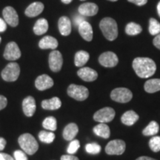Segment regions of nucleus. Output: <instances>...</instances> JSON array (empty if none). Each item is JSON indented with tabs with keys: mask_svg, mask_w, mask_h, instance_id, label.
I'll use <instances>...</instances> for the list:
<instances>
[{
	"mask_svg": "<svg viewBox=\"0 0 160 160\" xmlns=\"http://www.w3.org/2000/svg\"><path fill=\"white\" fill-rule=\"evenodd\" d=\"M133 68L140 78L151 77L157 71V65L153 60L147 57H137L133 61Z\"/></svg>",
	"mask_w": 160,
	"mask_h": 160,
	"instance_id": "obj_1",
	"label": "nucleus"
},
{
	"mask_svg": "<svg viewBox=\"0 0 160 160\" xmlns=\"http://www.w3.org/2000/svg\"><path fill=\"white\" fill-rule=\"evenodd\" d=\"M99 28L102 32L104 37L109 41H113L117 38V23L112 18L105 17L102 19L99 23Z\"/></svg>",
	"mask_w": 160,
	"mask_h": 160,
	"instance_id": "obj_2",
	"label": "nucleus"
},
{
	"mask_svg": "<svg viewBox=\"0 0 160 160\" xmlns=\"http://www.w3.org/2000/svg\"><path fill=\"white\" fill-rule=\"evenodd\" d=\"M18 142L21 148L27 154H34L39 149V144L34 137H33L30 133H24L20 136Z\"/></svg>",
	"mask_w": 160,
	"mask_h": 160,
	"instance_id": "obj_3",
	"label": "nucleus"
},
{
	"mask_svg": "<svg viewBox=\"0 0 160 160\" xmlns=\"http://www.w3.org/2000/svg\"><path fill=\"white\" fill-rule=\"evenodd\" d=\"M68 94L77 101H84L88 97L89 91L85 86L71 84L67 90Z\"/></svg>",
	"mask_w": 160,
	"mask_h": 160,
	"instance_id": "obj_4",
	"label": "nucleus"
},
{
	"mask_svg": "<svg viewBox=\"0 0 160 160\" xmlns=\"http://www.w3.org/2000/svg\"><path fill=\"white\" fill-rule=\"evenodd\" d=\"M20 74L19 65L16 62L8 64L2 71V77L6 82H14L18 79Z\"/></svg>",
	"mask_w": 160,
	"mask_h": 160,
	"instance_id": "obj_5",
	"label": "nucleus"
},
{
	"mask_svg": "<svg viewBox=\"0 0 160 160\" xmlns=\"http://www.w3.org/2000/svg\"><path fill=\"white\" fill-rule=\"evenodd\" d=\"M133 93L126 88H117L113 90L111 93V98L113 101L119 103H127L131 101Z\"/></svg>",
	"mask_w": 160,
	"mask_h": 160,
	"instance_id": "obj_6",
	"label": "nucleus"
},
{
	"mask_svg": "<svg viewBox=\"0 0 160 160\" xmlns=\"http://www.w3.org/2000/svg\"><path fill=\"white\" fill-rule=\"evenodd\" d=\"M115 114V111L112 108L105 107L96 112L93 119L99 123H108L114 119Z\"/></svg>",
	"mask_w": 160,
	"mask_h": 160,
	"instance_id": "obj_7",
	"label": "nucleus"
},
{
	"mask_svg": "<svg viewBox=\"0 0 160 160\" xmlns=\"http://www.w3.org/2000/svg\"><path fill=\"white\" fill-rule=\"evenodd\" d=\"M125 142L121 139L110 141L105 147V152L108 155H122L125 151Z\"/></svg>",
	"mask_w": 160,
	"mask_h": 160,
	"instance_id": "obj_8",
	"label": "nucleus"
},
{
	"mask_svg": "<svg viewBox=\"0 0 160 160\" xmlns=\"http://www.w3.org/2000/svg\"><path fill=\"white\" fill-rule=\"evenodd\" d=\"M99 62L100 65L105 68H113L119 62V59L113 52L107 51L99 56Z\"/></svg>",
	"mask_w": 160,
	"mask_h": 160,
	"instance_id": "obj_9",
	"label": "nucleus"
},
{
	"mask_svg": "<svg viewBox=\"0 0 160 160\" xmlns=\"http://www.w3.org/2000/svg\"><path fill=\"white\" fill-rule=\"evenodd\" d=\"M48 62L49 67L52 71H59L63 65V58L62 53L59 51H52L49 55Z\"/></svg>",
	"mask_w": 160,
	"mask_h": 160,
	"instance_id": "obj_10",
	"label": "nucleus"
},
{
	"mask_svg": "<svg viewBox=\"0 0 160 160\" xmlns=\"http://www.w3.org/2000/svg\"><path fill=\"white\" fill-rule=\"evenodd\" d=\"M20 57H21V51L17 43L14 42H11L6 45L5 52H4V57L5 59L14 61L19 59Z\"/></svg>",
	"mask_w": 160,
	"mask_h": 160,
	"instance_id": "obj_11",
	"label": "nucleus"
},
{
	"mask_svg": "<svg viewBox=\"0 0 160 160\" xmlns=\"http://www.w3.org/2000/svg\"><path fill=\"white\" fill-rule=\"evenodd\" d=\"M4 20L5 22L11 27H17L19 24V17L16 10L11 6H8L4 8L2 11Z\"/></svg>",
	"mask_w": 160,
	"mask_h": 160,
	"instance_id": "obj_12",
	"label": "nucleus"
},
{
	"mask_svg": "<svg viewBox=\"0 0 160 160\" xmlns=\"http://www.w3.org/2000/svg\"><path fill=\"white\" fill-rule=\"evenodd\" d=\"M79 14L84 17H93L95 16L99 11V7L95 3L86 2L83 3L78 8Z\"/></svg>",
	"mask_w": 160,
	"mask_h": 160,
	"instance_id": "obj_13",
	"label": "nucleus"
},
{
	"mask_svg": "<svg viewBox=\"0 0 160 160\" xmlns=\"http://www.w3.org/2000/svg\"><path fill=\"white\" fill-rule=\"evenodd\" d=\"M53 80L48 75L43 74L39 76L35 81V86L39 91H45V90L51 88L53 86Z\"/></svg>",
	"mask_w": 160,
	"mask_h": 160,
	"instance_id": "obj_14",
	"label": "nucleus"
},
{
	"mask_svg": "<svg viewBox=\"0 0 160 160\" xmlns=\"http://www.w3.org/2000/svg\"><path fill=\"white\" fill-rule=\"evenodd\" d=\"M37 105H36V101L33 97H27L23 99L22 101V110L24 113L27 117H31L34 114Z\"/></svg>",
	"mask_w": 160,
	"mask_h": 160,
	"instance_id": "obj_15",
	"label": "nucleus"
},
{
	"mask_svg": "<svg viewBox=\"0 0 160 160\" xmlns=\"http://www.w3.org/2000/svg\"><path fill=\"white\" fill-rule=\"evenodd\" d=\"M77 75L85 82L95 81L98 77V73L95 70L88 67L80 68L77 72Z\"/></svg>",
	"mask_w": 160,
	"mask_h": 160,
	"instance_id": "obj_16",
	"label": "nucleus"
},
{
	"mask_svg": "<svg viewBox=\"0 0 160 160\" xmlns=\"http://www.w3.org/2000/svg\"><path fill=\"white\" fill-rule=\"evenodd\" d=\"M79 33L80 36L83 38L85 41L91 42L93 39V28L91 24L88 22L84 21L82 23H81L78 27Z\"/></svg>",
	"mask_w": 160,
	"mask_h": 160,
	"instance_id": "obj_17",
	"label": "nucleus"
},
{
	"mask_svg": "<svg viewBox=\"0 0 160 160\" xmlns=\"http://www.w3.org/2000/svg\"><path fill=\"white\" fill-rule=\"evenodd\" d=\"M44 10L43 3L39 2H35L31 4L25 11V15L28 17H35L42 13Z\"/></svg>",
	"mask_w": 160,
	"mask_h": 160,
	"instance_id": "obj_18",
	"label": "nucleus"
},
{
	"mask_svg": "<svg viewBox=\"0 0 160 160\" xmlns=\"http://www.w3.org/2000/svg\"><path fill=\"white\" fill-rule=\"evenodd\" d=\"M58 26H59V30L61 35L67 37L71 33V22L68 17H60L59 22H58Z\"/></svg>",
	"mask_w": 160,
	"mask_h": 160,
	"instance_id": "obj_19",
	"label": "nucleus"
},
{
	"mask_svg": "<svg viewBox=\"0 0 160 160\" xmlns=\"http://www.w3.org/2000/svg\"><path fill=\"white\" fill-rule=\"evenodd\" d=\"M39 46L41 49H52L54 50L58 47V41L56 38L46 36L39 41Z\"/></svg>",
	"mask_w": 160,
	"mask_h": 160,
	"instance_id": "obj_20",
	"label": "nucleus"
},
{
	"mask_svg": "<svg viewBox=\"0 0 160 160\" xmlns=\"http://www.w3.org/2000/svg\"><path fill=\"white\" fill-rule=\"evenodd\" d=\"M62 102L58 97H53L50 99H45L42 102V107L45 110L54 111L61 108Z\"/></svg>",
	"mask_w": 160,
	"mask_h": 160,
	"instance_id": "obj_21",
	"label": "nucleus"
},
{
	"mask_svg": "<svg viewBox=\"0 0 160 160\" xmlns=\"http://www.w3.org/2000/svg\"><path fill=\"white\" fill-rule=\"evenodd\" d=\"M79 132L77 125L75 123H70L65 128L63 131V138L67 141H72Z\"/></svg>",
	"mask_w": 160,
	"mask_h": 160,
	"instance_id": "obj_22",
	"label": "nucleus"
},
{
	"mask_svg": "<svg viewBox=\"0 0 160 160\" xmlns=\"http://www.w3.org/2000/svg\"><path fill=\"white\" fill-rule=\"evenodd\" d=\"M139 115L133 111H128L122 116L121 121L124 125L131 126L137 122L139 119Z\"/></svg>",
	"mask_w": 160,
	"mask_h": 160,
	"instance_id": "obj_23",
	"label": "nucleus"
},
{
	"mask_svg": "<svg viewBox=\"0 0 160 160\" xmlns=\"http://www.w3.org/2000/svg\"><path fill=\"white\" fill-rule=\"evenodd\" d=\"M93 132L98 137H102L104 139H108L111 135V130L109 126L105 123H100L93 128Z\"/></svg>",
	"mask_w": 160,
	"mask_h": 160,
	"instance_id": "obj_24",
	"label": "nucleus"
},
{
	"mask_svg": "<svg viewBox=\"0 0 160 160\" xmlns=\"http://www.w3.org/2000/svg\"><path fill=\"white\" fill-rule=\"evenodd\" d=\"M145 91L149 93H156L160 91V79H148L144 85Z\"/></svg>",
	"mask_w": 160,
	"mask_h": 160,
	"instance_id": "obj_25",
	"label": "nucleus"
},
{
	"mask_svg": "<svg viewBox=\"0 0 160 160\" xmlns=\"http://www.w3.org/2000/svg\"><path fill=\"white\" fill-rule=\"evenodd\" d=\"M48 30V22L45 19H39L35 23L33 27V32L36 35H42Z\"/></svg>",
	"mask_w": 160,
	"mask_h": 160,
	"instance_id": "obj_26",
	"label": "nucleus"
},
{
	"mask_svg": "<svg viewBox=\"0 0 160 160\" xmlns=\"http://www.w3.org/2000/svg\"><path fill=\"white\" fill-rule=\"evenodd\" d=\"M90 55L87 51H79L76 53L74 63L77 67H82L89 60Z\"/></svg>",
	"mask_w": 160,
	"mask_h": 160,
	"instance_id": "obj_27",
	"label": "nucleus"
},
{
	"mask_svg": "<svg viewBox=\"0 0 160 160\" xmlns=\"http://www.w3.org/2000/svg\"><path fill=\"white\" fill-rule=\"evenodd\" d=\"M159 131V125L156 121H151L142 131V134L145 137L155 136Z\"/></svg>",
	"mask_w": 160,
	"mask_h": 160,
	"instance_id": "obj_28",
	"label": "nucleus"
},
{
	"mask_svg": "<svg viewBox=\"0 0 160 160\" xmlns=\"http://www.w3.org/2000/svg\"><path fill=\"white\" fill-rule=\"evenodd\" d=\"M142 29L139 24L135 22H129L125 27V33L129 36H136L139 34Z\"/></svg>",
	"mask_w": 160,
	"mask_h": 160,
	"instance_id": "obj_29",
	"label": "nucleus"
},
{
	"mask_svg": "<svg viewBox=\"0 0 160 160\" xmlns=\"http://www.w3.org/2000/svg\"><path fill=\"white\" fill-rule=\"evenodd\" d=\"M43 128L48 131H54L57 128V121L55 117H48L45 118L42 122Z\"/></svg>",
	"mask_w": 160,
	"mask_h": 160,
	"instance_id": "obj_30",
	"label": "nucleus"
},
{
	"mask_svg": "<svg viewBox=\"0 0 160 160\" xmlns=\"http://www.w3.org/2000/svg\"><path fill=\"white\" fill-rule=\"evenodd\" d=\"M39 139L44 143H51L55 139V134L53 132L42 131H40L39 133Z\"/></svg>",
	"mask_w": 160,
	"mask_h": 160,
	"instance_id": "obj_31",
	"label": "nucleus"
},
{
	"mask_svg": "<svg viewBox=\"0 0 160 160\" xmlns=\"http://www.w3.org/2000/svg\"><path fill=\"white\" fill-rule=\"evenodd\" d=\"M149 33L153 36L160 33V23L154 18H151L149 20Z\"/></svg>",
	"mask_w": 160,
	"mask_h": 160,
	"instance_id": "obj_32",
	"label": "nucleus"
},
{
	"mask_svg": "<svg viewBox=\"0 0 160 160\" xmlns=\"http://www.w3.org/2000/svg\"><path fill=\"white\" fill-rule=\"evenodd\" d=\"M150 148L152 151L157 153L160 151V137L159 136H154L150 139L148 142Z\"/></svg>",
	"mask_w": 160,
	"mask_h": 160,
	"instance_id": "obj_33",
	"label": "nucleus"
},
{
	"mask_svg": "<svg viewBox=\"0 0 160 160\" xmlns=\"http://www.w3.org/2000/svg\"><path fill=\"white\" fill-rule=\"evenodd\" d=\"M85 150L90 154H98L101 151V146L96 142L88 143L85 146Z\"/></svg>",
	"mask_w": 160,
	"mask_h": 160,
	"instance_id": "obj_34",
	"label": "nucleus"
},
{
	"mask_svg": "<svg viewBox=\"0 0 160 160\" xmlns=\"http://www.w3.org/2000/svg\"><path fill=\"white\" fill-rule=\"evenodd\" d=\"M80 147L79 141L77 139H73L69 144L68 147L67 152L69 154H73L79 150Z\"/></svg>",
	"mask_w": 160,
	"mask_h": 160,
	"instance_id": "obj_35",
	"label": "nucleus"
},
{
	"mask_svg": "<svg viewBox=\"0 0 160 160\" xmlns=\"http://www.w3.org/2000/svg\"><path fill=\"white\" fill-rule=\"evenodd\" d=\"M15 160H28V157L26 156V153L22 151L17 150L13 153Z\"/></svg>",
	"mask_w": 160,
	"mask_h": 160,
	"instance_id": "obj_36",
	"label": "nucleus"
},
{
	"mask_svg": "<svg viewBox=\"0 0 160 160\" xmlns=\"http://www.w3.org/2000/svg\"><path fill=\"white\" fill-rule=\"evenodd\" d=\"M84 21H85V17L81 14L75 16L74 19H73V22H74V25H75V26H77V27H79V25H80V24L82 23Z\"/></svg>",
	"mask_w": 160,
	"mask_h": 160,
	"instance_id": "obj_37",
	"label": "nucleus"
},
{
	"mask_svg": "<svg viewBox=\"0 0 160 160\" xmlns=\"http://www.w3.org/2000/svg\"><path fill=\"white\" fill-rule=\"evenodd\" d=\"M8 104V100L7 98L4 97L2 95H0V111L5 108L7 106Z\"/></svg>",
	"mask_w": 160,
	"mask_h": 160,
	"instance_id": "obj_38",
	"label": "nucleus"
},
{
	"mask_svg": "<svg viewBox=\"0 0 160 160\" xmlns=\"http://www.w3.org/2000/svg\"><path fill=\"white\" fill-rule=\"evenodd\" d=\"M129 2L133 3L138 6L145 5L148 2V0H128Z\"/></svg>",
	"mask_w": 160,
	"mask_h": 160,
	"instance_id": "obj_39",
	"label": "nucleus"
},
{
	"mask_svg": "<svg viewBox=\"0 0 160 160\" xmlns=\"http://www.w3.org/2000/svg\"><path fill=\"white\" fill-rule=\"evenodd\" d=\"M153 44L156 48L160 50V33L157 34L153 40Z\"/></svg>",
	"mask_w": 160,
	"mask_h": 160,
	"instance_id": "obj_40",
	"label": "nucleus"
},
{
	"mask_svg": "<svg viewBox=\"0 0 160 160\" xmlns=\"http://www.w3.org/2000/svg\"><path fill=\"white\" fill-rule=\"evenodd\" d=\"M61 160H79V158L73 155H63L61 157Z\"/></svg>",
	"mask_w": 160,
	"mask_h": 160,
	"instance_id": "obj_41",
	"label": "nucleus"
},
{
	"mask_svg": "<svg viewBox=\"0 0 160 160\" xmlns=\"http://www.w3.org/2000/svg\"><path fill=\"white\" fill-rule=\"evenodd\" d=\"M7 29V25H6L5 21L0 18V32H4Z\"/></svg>",
	"mask_w": 160,
	"mask_h": 160,
	"instance_id": "obj_42",
	"label": "nucleus"
},
{
	"mask_svg": "<svg viewBox=\"0 0 160 160\" xmlns=\"http://www.w3.org/2000/svg\"><path fill=\"white\" fill-rule=\"evenodd\" d=\"M6 140L2 137H0V151H2L6 145Z\"/></svg>",
	"mask_w": 160,
	"mask_h": 160,
	"instance_id": "obj_43",
	"label": "nucleus"
},
{
	"mask_svg": "<svg viewBox=\"0 0 160 160\" xmlns=\"http://www.w3.org/2000/svg\"><path fill=\"white\" fill-rule=\"evenodd\" d=\"M136 160H157V159H153V158H151L148 157H140L139 158H137Z\"/></svg>",
	"mask_w": 160,
	"mask_h": 160,
	"instance_id": "obj_44",
	"label": "nucleus"
},
{
	"mask_svg": "<svg viewBox=\"0 0 160 160\" xmlns=\"http://www.w3.org/2000/svg\"><path fill=\"white\" fill-rule=\"evenodd\" d=\"M4 157H5V160H15L11 156L8 154V153H4Z\"/></svg>",
	"mask_w": 160,
	"mask_h": 160,
	"instance_id": "obj_45",
	"label": "nucleus"
},
{
	"mask_svg": "<svg viewBox=\"0 0 160 160\" xmlns=\"http://www.w3.org/2000/svg\"><path fill=\"white\" fill-rule=\"evenodd\" d=\"M61 1L64 4H66V5H68V4L71 3V2L73 1V0H61Z\"/></svg>",
	"mask_w": 160,
	"mask_h": 160,
	"instance_id": "obj_46",
	"label": "nucleus"
},
{
	"mask_svg": "<svg viewBox=\"0 0 160 160\" xmlns=\"http://www.w3.org/2000/svg\"><path fill=\"white\" fill-rule=\"evenodd\" d=\"M157 12H158V14H159V16L160 17V2L157 5Z\"/></svg>",
	"mask_w": 160,
	"mask_h": 160,
	"instance_id": "obj_47",
	"label": "nucleus"
},
{
	"mask_svg": "<svg viewBox=\"0 0 160 160\" xmlns=\"http://www.w3.org/2000/svg\"><path fill=\"white\" fill-rule=\"evenodd\" d=\"M0 160H5V157H4V153H0Z\"/></svg>",
	"mask_w": 160,
	"mask_h": 160,
	"instance_id": "obj_48",
	"label": "nucleus"
},
{
	"mask_svg": "<svg viewBox=\"0 0 160 160\" xmlns=\"http://www.w3.org/2000/svg\"><path fill=\"white\" fill-rule=\"evenodd\" d=\"M108 1H111V2H117L118 0H108Z\"/></svg>",
	"mask_w": 160,
	"mask_h": 160,
	"instance_id": "obj_49",
	"label": "nucleus"
},
{
	"mask_svg": "<svg viewBox=\"0 0 160 160\" xmlns=\"http://www.w3.org/2000/svg\"><path fill=\"white\" fill-rule=\"evenodd\" d=\"M1 40H2V38L0 37V43H1Z\"/></svg>",
	"mask_w": 160,
	"mask_h": 160,
	"instance_id": "obj_50",
	"label": "nucleus"
},
{
	"mask_svg": "<svg viewBox=\"0 0 160 160\" xmlns=\"http://www.w3.org/2000/svg\"><path fill=\"white\" fill-rule=\"evenodd\" d=\"M81 1H85V0H81Z\"/></svg>",
	"mask_w": 160,
	"mask_h": 160,
	"instance_id": "obj_51",
	"label": "nucleus"
}]
</instances>
